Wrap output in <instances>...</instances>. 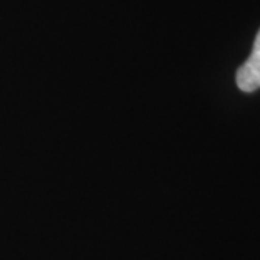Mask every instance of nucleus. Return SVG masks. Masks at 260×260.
I'll return each mask as SVG.
<instances>
[{"label": "nucleus", "instance_id": "1", "mask_svg": "<svg viewBox=\"0 0 260 260\" xmlns=\"http://www.w3.org/2000/svg\"><path fill=\"white\" fill-rule=\"evenodd\" d=\"M236 81L244 93H253L260 88V30L254 39L250 56L236 74Z\"/></svg>", "mask_w": 260, "mask_h": 260}]
</instances>
